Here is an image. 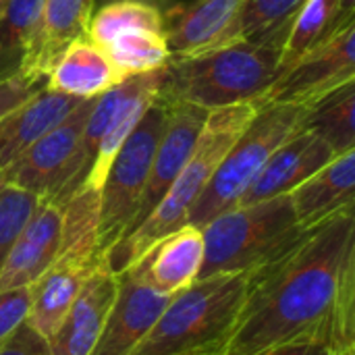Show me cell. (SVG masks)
Returning a JSON list of instances; mask_svg holds the SVG:
<instances>
[{"label":"cell","mask_w":355,"mask_h":355,"mask_svg":"<svg viewBox=\"0 0 355 355\" xmlns=\"http://www.w3.org/2000/svg\"><path fill=\"white\" fill-rule=\"evenodd\" d=\"M355 281V210L310 229L250 272L235 329L218 355H258L289 343H327L343 289Z\"/></svg>","instance_id":"cell-1"},{"label":"cell","mask_w":355,"mask_h":355,"mask_svg":"<svg viewBox=\"0 0 355 355\" xmlns=\"http://www.w3.org/2000/svg\"><path fill=\"white\" fill-rule=\"evenodd\" d=\"M281 71V48L256 40H235L200 54L171 56L158 98L187 102L204 110L256 104Z\"/></svg>","instance_id":"cell-2"},{"label":"cell","mask_w":355,"mask_h":355,"mask_svg":"<svg viewBox=\"0 0 355 355\" xmlns=\"http://www.w3.org/2000/svg\"><path fill=\"white\" fill-rule=\"evenodd\" d=\"M256 112L258 106L254 102L233 104L208 112V119L198 135L189 160L177 175L175 183L168 187L164 198L137 229L121 237L108 250L104 258L108 270H112L114 275L123 272L158 239L187 225L189 212L200 200L204 187L212 179L229 148L256 116Z\"/></svg>","instance_id":"cell-3"},{"label":"cell","mask_w":355,"mask_h":355,"mask_svg":"<svg viewBox=\"0 0 355 355\" xmlns=\"http://www.w3.org/2000/svg\"><path fill=\"white\" fill-rule=\"evenodd\" d=\"M248 272L193 281L171 297L158 322L131 355H218L248 295Z\"/></svg>","instance_id":"cell-4"},{"label":"cell","mask_w":355,"mask_h":355,"mask_svg":"<svg viewBox=\"0 0 355 355\" xmlns=\"http://www.w3.org/2000/svg\"><path fill=\"white\" fill-rule=\"evenodd\" d=\"M306 233L295 220L289 196L235 206L202 227L204 262L198 279L250 275L279 258Z\"/></svg>","instance_id":"cell-5"},{"label":"cell","mask_w":355,"mask_h":355,"mask_svg":"<svg viewBox=\"0 0 355 355\" xmlns=\"http://www.w3.org/2000/svg\"><path fill=\"white\" fill-rule=\"evenodd\" d=\"M304 112L306 106L295 104L258 106L256 116L229 148L200 200L191 208L187 225L202 229L218 214L235 208L277 148L302 129Z\"/></svg>","instance_id":"cell-6"},{"label":"cell","mask_w":355,"mask_h":355,"mask_svg":"<svg viewBox=\"0 0 355 355\" xmlns=\"http://www.w3.org/2000/svg\"><path fill=\"white\" fill-rule=\"evenodd\" d=\"M168 121V104L158 96L144 112L137 127L114 154L104 183L100 187L98 210V258L104 260L108 250L123 237L131 225L139 198L144 193L152 158Z\"/></svg>","instance_id":"cell-7"},{"label":"cell","mask_w":355,"mask_h":355,"mask_svg":"<svg viewBox=\"0 0 355 355\" xmlns=\"http://www.w3.org/2000/svg\"><path fill=\"white\" fill-rule=\"evenodd\" d=\"M94 98H83L60 123L48 129L25 154L6 168V183L40 200L64 206L85 181L83 127Z\"/></svg>","instance_id":"cell-8"},{"label":"cell","mask_w":355,"mask_h":355,"mask_svg":"<svg viewBox=\"0 0 355 355\" xmlns=\"http://www.w3.org/2000/svg\"><path fill=\"white\" fill-rule=\"evenodd\" d=\"M162 79L164 67L141 75H131L94 98L83 127L85 181L81 189L89 187L100 191L114 154L137 127L148 106L156 100Z\"/></svg>","instance_id":"cell-9"},{"label":"cell","mask_w":355,"mask_h":355,"mask_svg":"<svg viewBox=\"0 0 355 355\" xmlns=\"http://www.w3.org/2000/svg\"><path fill=\"white\" fill-rule=\"evenodd\" d=\"M349 81H355V23L331 33L283 69L275 83L258 98L256 106H312Z\"/></svg>","instance_id":"cell-10"},{"label":"cell","mask_w":355,"mask_h":355,"mask_svg":"<svg viewBox=\"0 0 355 355\" xmlns=\"http://www.w3.org/2000/svg\"><path fill=\"white\" fill-rule=\"evenodd\" d=\"M166 104H168V121L156 146L150 175H148L144 193L139 198L135 216L131 225L127 227V231L123 233V237L146 220V216L158 206V202L164 198L168 187L175 183L177 175L189 160L193 146L198 141V135L210 112L187 102H166Z\"/></svg>","instance_id":"cell-11"},{"label":"cell","mask_w":355,"mask_h":355,"mask_svg":"<svg viewBox=\"0 0 355 355\" xmlns=\"http://www.w3.org/2000/svg\"><path fill=\"white\" fill-rule=\"evenodd\" d=\"M245 0H183L162 10V33L171 56H191L231 42Z\"/></svg>","instance_id":"cell-12"},{"label":"cell","mask_w":355,"mask_h":355,"mask_svg":"<svg viewBox=\"0 0 355 355\" xmlns=\"http://www.w3.org/2000/svg\"><path fill=\"white\" fill-rule=\"evenodd\" d=\"M168 295L144 285L129 270L116 275V297L92 355H131L164 312Z\"/></svg>","instance_id":"cell-13"},{"label":"cell","mask_w":355,"mask_h":355,"mask_svg":"<svg viewBox=\"0 0 355 355\" xmlns=\"http://www.w3.org/2000/svg\"><path fill=\"white\" fill-rule=\"evenodd\" d=\"M62 241V206L40 200L15 239L0 270V291L31 287L58 258Z\"/></svg>","instance_id":"cell-14"},{"label":"cell","mask_w":355,"mask_h":355,"mask_svg":"<svg viewBox=\"0 0 355 355\" xmlns=\"http://www.w3.org/2000/svg\"><path fill=\"white\" fill-rule=\"evenodd\" d=\"M116 297V275L106 262L87 275L60 327L48 337L52 355H92Z\"/></svg>","instance_id":"cell-15"},{"label":"cell","mask_w":355,"mask_h":355,"mask_svg":"<svg viewBox=\"0 0 355 355\" xmlns=\"http://www.w3.org/2000/svg\"><path fill=\"white\" fill-rule=\"evenodd\" d=\"M204 262L202 229L185 225L146 250L129 268L144 285L160 295H177L193 281H198Z\"/></svg>","instance_id":"cell-16"},{"label":"cell","mask_w":355,"mask_h":355,"mask_svg":"<svg viewBox=\"0 0 355 355\" xmlns=\"http://www.w3.org/2000/svg\"><path fill=\"white\" fill-rule=\"evenodd\" d=\"M337 154L320 137L300 129L266 160L262 171L254 177L237 206H250L262 200L291 193L300 183L320 171Z\"/></svg>","instance_id":"cell-17"},{"label":"cell","mask_w":355,"mask_h":355,"mask_svg":"<svg viewBox=\"0 0 355 355\" xmlns=\"http://www.w3.org/2000/svg\"><path fill=\"white\" fill-rule=\"evenodd\" d=\"M287 196L291 200L297 225L306 231L345 210H354L355 150L337 154Z\"/></svg>","instance_id":"cell-18"},{"label":"cell","mask_w":355,"mask_h":355,"mask_svg":"<svg viewBox=\"0 0 355 355\" xmlns=\"http://www.w3.org/2000/svg\"><path fill=\"white\" fill-rule=\"evenodd\" d=\"M94 8V0H44L35 46L25 73L46 81L64 50L87 40Z\"/></svg>","instance_id":"cell-19"},{"label":"cell","mask_w":355,"mask_h":355,"mask_svg":"<svg viewBox=\"0 0 355 355\" xmlns=\"http://www.w3.org/2000/svg\"><path fill=\"white\" fill-rule=\"evenodd\" d=\"M81 100L44 87L19 110L0 121V168H10L31 144L60 123Z\"/></svg>","instance_id":"cell-20"},{"label":"cell","mask_w":355,"mask_h":355,"mask_svg":"<svg viewBox=\"0 0 355 355\" xmlns=\"http://www.w3.org/2000/svg\"><path fill=\"white\" fill-rule=\"evenodd\" d=\"M96 264L100 262L56 258V262L31 285L27 324L48 339L60 327Z\"/></svg>","instance_id":"cell-21"},{"label":"cell","mask_w":355,"mask_h":355,"mask_svg":"<svg viewBox=\"0 0 355 355\" xmlns=\"http://www.w3.org/2000/svg\"><path fill=\"white\" fill-rule=\"evenodd\" d=\"M123 81L121 73L89 40L75 42L64 50L46 79V87L75 98H96Z\"/></svg>","instance_id":"cell-22"},{"label":"cell","mask_w":355,"mask_h":355,"mask_svg":"<svg viewBox=\"0 0 355 355\" xmlns=\"http://www.w3.org/2000/svg\"><path fill=\"white\" fill-rule=\"evenodd\" d=\"M302 129L327 141L335 154L355 150V81L306 106Z\"/></svg>","instance_id":"cell-23"},{"label":"cell","mask_w":355,"mask_h":355,"mask_svg":"<svg viewBox=\"0 0 355 355\" xmlns=\"http://www.w3.org/2000/svg\"><path fill=\"white\" fill-rule=\"evenodd\" d=\"M44 0H10L0 17V81L25 73L31 58Z\"/></svg>","instance_id":"cell-24"},{"label":"cell","mask_w":355,"mask_h":355,"mask_svg":"<svg viewBox=\"0 0 355 355\" xmlns=\"http://www.w3.org/2000/svg\"><path fill=\"white\" fill-rule=\"evenodd\" d=\"M306 0H245L233 25L231 42L256 40L277 48L285 46L289 27Z\"/></svg>","instance_id":"cell-25"},{"label":"cell","mask_w":355,"mask_h":355,"mask_svg":"<svg viewBox=\"0 0 355 355\" xmlns=\"http://www.w3.org/2000/svg\"><path fill=\"white\" fill-rule=\"evenodd\" d=\"M98 48L106 52L123 79L156 71L171 58L164 33L160 29H131Z\"/></svg>","instance_id":"cell-26"},{"label":"cell","mask_w":355,"mask_h":355,"mask_svg":"<svg viewBox=\"0 0 355 355\" xmlns=\"http://www.w3.org/2000/svg\"><path fill=\"white\" fill-rule=\"evenodd\" d=\"M337 31V0H306L295 15L283 52L281 67L287 69L308 50ZM283 73V71H281Z\"/></svg>","instance_id":"cell-27"},{"label":"cell","mask_w":355,"mask_h":355,"mask_svg":"<svg viewBox=\"0 0 355 355\" xmlns=\"http://www.w3.org/2000/svg\"><path fill=\"white\" fill-rule=\"evenodd\" d=\"M131 29H160L162 31V12L150 4H141L133 0L104 4L92 15L87 40L94 42L96 46H104L112 37Z\"/></svg>","instance_id":"cell-28"},{"label":"cell","mask_w":355,"mask_h":355,"mask_svg":"<svg viewBox=\"0 0 355 355\" xmlns=\"http://www.w3.org/2000/svg\"><path fill=\"white\" fill-rule=\"evenodd\" d=\"M37 204H40L37 196H33L17 185L6 183L0 189V270L4 266V260H6L15 239L19 237L21 229L33 214Z\"/></svg>","instance_id":"cell-29"},{"label":"cell","mask_w":355,"mask_h":355,"mask_svg":"<svg viewBox=\"0 0 355 355\" xmlns=\"http://www.w3.org/2000/svg\"><path fill=\"white\" fill-rule=\"evenodd\" d=\"M44 87H46L44 79H37L27 73H17L0 81V121H4L15 110H19L25 102H29Z\"/></svg>","instance_id":"cell-30"},{"label":"cell","mask_w":355,"mask_h":355,"mask_svg":"<svg viewBox=\"0 0 355 355\" xmlns=\"http://www.w3.org/2000/svg\"><path fill=\"white\" fill-rule=\"evenodd\" d=\"M31 287L0 291V345L27 320Z\"/></svg>","instance_id":"cell-31"},{"label":"cell","mask_w":355,"mask_h":355,"mask_svg":"<svg viewBox=\"0 0 355 355\" xmlns=\"http://www.w3.org/2000/svg\"><path fill=\"white\" fill-rule=\"evenodd\" d=\"M0 355H52L48 339L40 335L27 320L0 345Z\"/></svg>","instance_id":"cell-32"},{"label":"cell","mask_w":355,"mask_h":355,"mask_svg":"<svg viewBox=\"0 0 355 355\" xmlns=\"http://www.w3.org/2000/svg\"><path fill=\"white\" fill-rule=\"evenodd\" d=\"M258 355H331V347L327 343H289Z\"/></svg>","instance_id":"cell-33"},{"label":"cell","mask_w":355,"mask_h":355,"mask_svg":"<svg viewBox=\"0 0 355 355\" xmlns=\"http://www.w3.org/2000/svg\"><path fill=\"white\" fill-rule=\"evenodd\" d=\"M110 2H123V0H94V4H98V6H104V4H110ZM133 2L150 4V6L158 8L160 12H162L164 8H168V6L173 4V0H133Z\"/></svg>","instance_id":"cell-34"},{"label":"cell","mask_w":355,"mask_h":355,"mask_svg":"<svg viewBox=\"0 0 355 355\" xmlns=\"http://www.w3.org/2000/svg\"><path fill=\"white\" fill-rule=\"evenodd\" d=\"M331 355H355V349H335Z\"/></svg>","instance_id":"cell-35"},{"label":"cell","mask_w":355,"mask_h":355,"mask_svg":"<svg viewBox=\"0 0 355 355\" xmlns=\"http://www.w3.org/2000/svg\"><path fill=\"white\" fill-rule=\"evenodd\" d=\"M6 185V171L4 168H0V189Z\"/></svg>","instance_id":"cell-36"},{"label":"cell","mask_w":355,"mask_h":355,"mask_svg":"<svg viewBox=\"0 0 355 355\" xmlns=\"http://www.w3.org/2000/svg\"><path fill=\"white\" fill-rule=\"evenodd\" d=\"M8 2H10V0H0V17H2V12L6 10V6H8Z\"/></svg>","instance_id":"cell-37"},{"label":"cell","mask_w":355,"mask_h":355,"mask_svg":"<svg viewBox=\"0 0 355 355\" xmlns=\"http://www.w3.org/2000/svg\"><path fill=\"white\" fill-rule=\"evenodd\" d=\"M187 355H208V354H187Z\"/></svg>","instance_id":"cell-38"}]
</instances>
